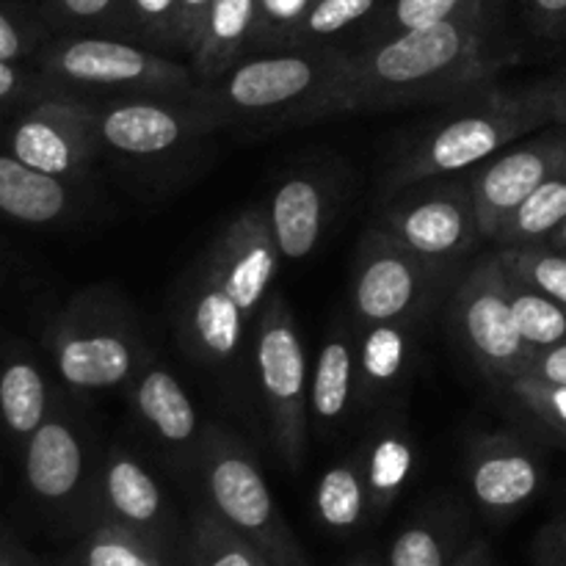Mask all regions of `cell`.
<instances>
[{
	"label": "cell",
	"mask_w": 566,
	"mask_h": 566,
	"mask_svg": "<svg viewBox=\"0 0 566 566\" xmlns=\"http://www.w3.org/2000/svg\"><path fill=\"white\" fill-rule=\"evenodd\" d=\"M453 566H497L495 556H492L490 545L484 539H470L468 547L459 553V558Z\"/></svg>",
	"instance_id": "obj_45"
},
{
	"label": "cell",
	"mask_w": 566,
	"mask_h": 566,
	"mask_svg": "<svg viewBox=\"0 0 566 566\" xmlns=\"http://www.w3.org/2000/svg\"><path fill=\"white\" fill-rule=\"evenodd\" d=\"M464 473L475 506L497 523L523 512L545 484L539 457L512 431L475 437L468 448Z\"/></svg>",
	"instance_id": "obj_14"
},
{
	"label": "cell",
	"mask_w": 566,
	"mask_h": 566,
	"mask_svg": "<svg viewBox=\"0 0 566 566\" xmlns=\"http://www.w3.org/2000/svg\"><path fill=\"white\" fill-rule=\"evenodd\" d=\"M509 285H512V307L520 326V335H523V340L528 343L534 352L551 348L556 346V343L566 340L564 304L553 302L551 296L534 291V287L525 285V282H520L517 276L512 274H509Z\"/></svg>",
	"instance_id": "obj_32"
},
{
	"label": "cell",
	"mask_w": 566,
	"mask_h": 566,
	"mask_svg": "<svg viewBox=\"0 0 566 566\" xmlns=\"http://www.w3.org/2000/svg\"><path fill=\"white\" fill-rule=\"evenodd\" d=\"M70 191L61 177L39 171L20 158L0 155V210L28 224H48L64 216Z\"/></svg>",
	"instance_id": "obj_26"
},
{
	"label": "cell",
	"mask_w": 566,
	"mask_h": 566,
	"mask_svg": "<svg viewBox=\"0 0 566 566\" xmlns=\"http://www.w3.org/2000/svg\"><path fill=\"white\" fill-rule=\"evenodd\" d=\"M545 243H547V247L558 249V252H566V219L556 227V230L551 232V235H547Z\"/></svg>",
	"instance_id": "obj_48"
},
{
	"label": "cell",
	"mask_w": 566,
	"mask_h": 566,
	"mask_svg": "<svg viewBox=\"0 0 566 566\" xmlns=\"http://www.w3.org/2000/svg\"><path fill=\"white\" fill-rule=\"evenodd\" d=\"M457 282V263L423 258L374 227L354 254L352 307L359 324L415 326Z\"/></svg>",
	"instance_id": "obj_5"
},
{
	"label": "cell",
	"mask_w": 566,
	"mask_h": 566,
	"mask_svg": "<svg viewBox=\"0 0 566 566\" xmlns=\"http://www.w3.org/2000/svg\"><path fill=\"white\" fill-rule=\"evenodd\" d=\"M20 77H17V70L9 64V61H0V99L9 97L11 92L17 88Z\"/></svg>",
	"instance_id": "obj_46"
},
{
	"label": "cell",
	"mask_w": 566,
	"mask_h": 566,
	"mask_svg": "<svg viewBox=\"0 0 566 566\" xmlns=\"http://www.w3.org/2000/svg\"><path fill=\"white\" fill-rule=\"evenodd\" d=\"M252 359L271 434L282 462L298 473L307 453L310 374L302 335L282 296H269L254 318Z\"/></svg>",
	"instance_id": "obj_6"
},
{
	"label": "cell",
	"mask_w": 566,
	"mask_h": 566,
	"mask_svg": "<svg viewBox=\"0 0 566 566\" xmlns=\"http://www.w3.org/2000/svg\"><path fill=\"white\" fill-rule=\"evenodd\" d=\"M553 125L566 127V88L553 83Z\"/></svg>",
	"instance_id": "obj_47"
},
{
	"label": "cell",
	"mask_w": 566,
	"mask_h": 566,
	"mask_svg": "<svg viewBox=\"0 0 566 566\" xmlns=\"http://www.w3.org/2000/svg\"><path fill=\"white\" fill-rule=\"evenodd\" d=\"M348 72V50L321 48L249 53L202 88L224 127H293L337 116V92Z\"/></svg>",
	"instance_id": "obj_3"
},
{
	"label": "cell",
	"mask_w": 566,
	"mask_h": 566,
	"mask_svg": "<svg viewBox=\"0 0 566 566\" xmlns=\"http://www.w3.org/2000/svg\"><path fill=\"white\" fill-rule=\"evenodd\" d=\"M387 0H315L298 25L291 48H321L357 22L374 20ZM287 48V50H291Z\"/></svg>",
	"instance_id": "obj_34"
},
{
	"label": "cell",
	"mask_w": 566,
	"mask_h": 566,
	"mask_svg": "<svg viewBox=\"0 0 566 566\" xmlns=\"http://www.w3.org/2000/svg\"><path fill=\"white\" fill-rule=\"evenodd\" d=\"M258 0H216L191 53V70L199 86L219 81L227 70L249 55Z\"/></svg>",
	"instance_id": "obj_22"
},
{
	"label": "cell",
	"mask_w": 566,
	"mask_h": 566,
	"mask_svg": "<svg viewBox=\"0 0 566 566\" xmlns=\"http://www.w3.org/2000/svg\"><path fill=\"white\" fill-rule=\"evenodd\" d=\"M357 403V343L332 332L321 346L310 376V415L321 429L337 426Z\"/></svg>",
	"instance_id": "obj_24"
},
{
	"label": "cell",
	"mask_w": 566,
	"mask_h": 566,
	"mask_svg": "<svg viewBox=\"0 0 566 566\" xmlns=\"http://www.w3.org/2000/svg\"><path fill=\"white\" fill-rule=\"evenodd\" d=\"M448 310L459 343L484 379L497 390H506L517 376H523L534 348L520 335L509 271L497 252L481 258L468 274L459 276Z\"/></svg>",
	"instance_id": "obj_8"
},
{
	"label": "cell",
	"mask_w": 566,
	"mask_h": 566,
	"mask_svg": "<svg viewBox=\"0 0 566 566\" xmlns=\"http://www.w3.org/2000/svg\"><path fill=\"white\" fill-rule=\"evenodd\" d=\"M22 50H25V33L6 11H0V61H14Z\"/></svg>",
	"instance_id": "obj_44"
},
{
	"label": "cell",
	"mask_w": 566,
	"mask_h": 566,
	"mask_svg": "<svg viewBox=\"0 0 566 566\" xmlns=\"http://www.w3.org/2000/svg\"><path fill=\"white\" fill-rule=\"evenodd\" d=\"M468 542L464 514L453 506H434L392 536L387 566H453Z\"/></svg>",
	"instance_id": "obj_23"
},
{
	"label": "cell",
	"mask_w": 566,
	"mask_h": 566,
	"mask_svg": "<svg viewBox=\"0 0 566 566\" xmlns=\"http://www.w3.org/2000/svg\"><path fill=\"white\" fill-rule=\"evenodd\" d=\"M221 127L199 86L186 94H119L97 105L99 147L133 164L177 158Z\"/></svg>",
	"instance_id": "obj_7"
},
{
	"label": "cell",
	"mask_w": 566,
	"mask_h": 566,
	"mask_svg": "<svg viewBox=\"0 0 566 566\" xmlns=\"http://www.w3.org/2000/svg\"><path fill=\"white\" fill-rule=\"evenodd\" d=\"M464 3L468 0H387L376 20H370L363 44L381 42L387 36H396V33L446 20V17L457 14Z\"/></svg>",
	"instance_id": "obj_36"
},
{
	"label": "cell",
	"mask_w": 566,
	"mask_h": 566,
	"mask_svg": "<svg viewBox=\"0 0 566 566\" xmlns=\"http://www.w3.org/2000/svg\"><path fill=\"white\" fill-rule=\"evenodd\" d=\"M11 149L14 158L39 171L53 177L75 175L88 164L94 149H99L97 108L77 99L44 103L17 125Z\"/></svg>",
	"instance_id": "obj_16"
},
{
	"label": "cell",
	"mask_w": 566,
	"mask_h": 566,
	"mask_svg": "<svg viewBox=\"0 0 566 566\" xmlns=\"http://www.w3.org/2000/svg\"><path fill=\"white\" fill-rule=\"evenodd\" d=\"M0 566H36L31 562V558H22V556H14V553H6L0 551Z\"/></svg>",
	"instance_id": "obj_49"
},
{
	"label": "cell",
	"mask_w": 566,
	"mask_h": 566,
	"mask_svg": "<svg viewBox=\"0 0 566 566\" xmlns=\"http://www.w3.org/2000/svg\"><path fill=\"white\" fill-rule=\"evenodd\" d=\"M48 390L33 365L14 363L0 376V412L17 434H33L44 423Z\"/></svg>",
	"instance_id": "obj_31"
},
{
	"label": "cell",
	"mask_w": 566,
	"mask_h": 566,
	"mask_svg": "<svg viewBox=\"0 0 566 566\" xmlns=\"http://www.w3.org/2000/svg\"><path fill=\"white\" fill-rule=\"evenodd\" d=\"M182 566H271L269 558L216 517L208 506L197 509L182 539Z\"/></svg>",
	"instance_id": "obj_28"
},
{
	"label": "cell",
	"mask_w": 566,
	"mask_h": 566,
	"mask_svg": "<svg viewBox=\"0 0 566 566\" xmlns=\"http://www.w3.org/2000/svg\"><path fill=\"white\" fill-rule=\"evenodd\" d=\"M130 401L155 440L164 442L169 451L197 453L205 431L202 420L186 387L169 368L149 359L130 381Z\"/></svg>",
	"instance_id": "obj_18"
},
{
	"label": "cell",
	"mask_w": 566,
	"mask_h": 566,
	"mask_svg": "<svg viewBox=\"0 0 566 566\" xmlns=\"http://www.w3.org/2000/svg\"><path fill=\"white\" fill-rule=\"evenodd\" d=\"M357 340V403L365 409L390 403L401 390L409 370L412 326L359 324Z\"/></svg>",
	"instance_id": "obj_20"
},
{
	"label": "cell",
	"mask_w": 566,
	"mask_h": 566,
	"mask_svg": "<svg viewBox=\"0 0 566 566\" xmlns=\"http://www.w3.org/2000/svg\"><path fill=\"white\" fill-rule=\"evenodd\" d=\"M149 363L142 329L125 302L94 304L86 318H72L55 346V365L77 390L130 387Z\"/></svg>",
	"instance_id": "obj_11"
},
{
	"label": "cell",
	"mask_w": 566,
	"mask_h": 566,
	"mask_svg": "<svg viewBox=\"0 0 566 566\" xmlns=\"http://www.w3.org/2000/svg\"><path fill=\"white\" fill-rule=\"evenodd\" d=\"M315 514L332 534H354L370 517L368 484H365L363 453L326 470L315 486Z\"/></svg>",
	"instance_id": "obj_27"
},
{
	"label": "cell",
	"mask_w": 566,
	"mask_h": 566,
	"mask_svg": "<svg viewBox=\"0 0 566 566\" xmlns=\"http://www.w3.org/2000/svg\"><path fill=\"white\" fill-rule=\"evenodd\" d=\"M66 566H171L169 556L122 525L97 520Z\"/></svg>",
	"instance_id": "obj_30"
},
{
	"label": "cell",
	"mask_w": 566,
	"mask_h": 566,
	"mask_svg": "<svg viewBox=\"0 0 566 566\" xmlns=\"http://www.w3.org/2000/svg\"><path fill=\"white\" fill-rule=\"evenodd\" d=\"M83 446L64 420H44L31 434L25 475L31 490L48 503H66L83 484Z\"/></svg>",
	"instance_id": "obj_21"
},
{
	"label": "cell",
	"mask_w": 566,
	"mask_h": 566,
	"mask_svg": "<svg viewBox=\"0 0 566 566\" xmlns=\"http://www.w3.org/2000/svg\"><path fill=\"white\" fill-rule=\"evenodd\" d=\"M177 3L180 0H125L119 36L158 50L177 53Z\"/></svg>",
	"instance_id": "obj_35"
},
{
	"label": "cell",
	"mask_w": 566,
	"mask_h": 566,
	"mask_svg": "<svg viewBox=\"0 0 566 566\" xmlns=\"http://www.w3.org/2000/svg\"><path fill=\"white\" fill-rule=\"evenodd\" d=\"M122 6L125 0H55V9L64 20L75 22V25L111 28L116 33H119Z\"/></svg>",
	"instance_id": "obj_39"
},
{
	"label": "cell",
	"mask_w": 566,
	"mask_h": 566,
	"mask_svg": "<svg viewBox=\"0 0 566 566\" xmlns=\"http://www.w3.org/2000/svg\"><path fill=\"white\" fill-rule=\"evenodd\" d=\"M553 83H556L558 88H566V66H564V70H562V75H558V77H553Z\"/></svg>",
	"instance_id": "obj_51"
},
{
	"label": "cell",
	"mask_w": 566,
	"mask_h": 566,
	"mask_svg": "<svg viewBox=\"0 0 566 566\" xmlns=\"http://www.w3.org/2000/svg\"><path fill=\"white\" fill-rule=\"evenodd\" d=\"M213 3L216 0H180L177 3V53H186L191 59Z\"/></svg>",
	"instance_id": "obj_41"
},
{
	"label": "cell",
	"mask_w": 566,
	"mask_h": 566,
	"mask_svg": "<svg viewBox=\"0 0 566 566\" xmlns=\"http://www.w3.org/2000/svg\"><path fill=\"white\" fill-rule=\"evenodd\" d=\"M280 260L265 208H249L213 238L199 263L230 293L241 313L254 321L269 302Z\"/></svg>",
	"instance_id": "obj_13"
},
{
	"label": "cell",
	"mask_w": 566,
	"mask_h": 566,
	"mask_svg": "<svg viewBox=\"0 0 566 566\" xmlns=\"http://www.w3.org/2000/svg\"><path fill=\"white\" fill-rule=\"evenodd\" d=\"M566 158V127L545 130L528 142H514L492 155L470 177L481 238L495 243L514 210L542 186L547 175Z\"/></svg>",
	"instance_id": "obj_12"
},
{
	"label": "cell",
	"mask_w": 566,
	"mask_h": 566,
	"mask_svg": "<svg viewBox=\"0 0 566 566\" xmlns=\"http://www.w3.org/2000/svg\"><path fill=\"white\" fill-rule=\"evenodd\" d=\"M566 219V158L542 186L514 210L512 219L503 224L495 247H528V243H545L547 235Z\"/></svg>",
	"instance_id": "obj_29"
},
{
	"label": "cell",
	"mask_w": 566,
	"mask_h": 566,
	"mask_svg": "<svg viewBox=\"0 0 566 566\" xmlns=\"http://www.w3.org/2000/svg\"><path fill=\"white\" fill-rule=\"evenodd\" d=\"M520 6L536 36H566V0H520Z\"/></svg>",
	"instance_id": "obj_40"
},
{
	"label": "cell",
	"mask_w": 566,
	"mask_h": 566,
	"mask_svg": "<svg viewBox=\"0 0 566 566\" xmlns=\"http://www.w3.org/2000/svg\"><path fill=\"white\" fill-rule=\"evenodd\" d=\"M451 105V111L403 144L381 180L387 197L431 177L473 171L528 133L553 125V81L523 88H501L495 83Z\"/></svg>",
	"instance_id": "obj_2"
},
{
	"label": "cell",
	"mask_w": 566,
	"mask_h": 566,
	"mask_svg": "<svg viewBox=\"0 0 566 566\" xmlns=\"http://www.w3.org/2000/svg\"><path fill=\"white\" fill-rule=\"evenodd\" d=\"M97 520L122 525L171 558L177 547V520L158 479L136 453L116 448L105 457L97 479Z\"/></svg>",
	"instance_id": "obj_15"
},
{
	"label": "cell",
	"mask_w": 566,
	"mask_h": 566,
	"mask_svg": "<svg viewBox=\"0 0 566 566\" xmlns=\"http://www.w3.org/2000/svg\"><path fill=\"white\" fill-rule=\"evenodd\" d=\"M503 392H509L545 429L566 440V385H553V381L534 379V376H517Z\"/></svg>",
	"instance_id": "obj_38"
},
{
	"label": "cell",
	"mask_w": 566,
	"mask_h": 566,
	"mask_svg": "<svg viewBox=\"0 0 566 566\" xmlns=\"http://www.w3.org/2000/svg\"><path fill=\"white\" fill-rule=\"evenodd\" d=\"M193 459L202 479L205 501L216 517L252 542L271 566H310L307 553L276 509L258 462L230 431L205 426Z\"/></svg>",
	"instance_id": "obj_4"
},
{
	"label": "cell",
	"mask_w": 566,
	"mask_h": 566,
	"mask_svg": "<svg viewBox=\"0 0 566 566\" xmlns=\"http://www.w3.org/2000/svg\"><path fill=\"white\" fill-rule=\"evenodd\" d=\"M313 3L315 0H258V20H254L249 53L291 48L293 36Z\"/></svg>",
	"instance_id": "obj_37"
},
{
	"label": "cell",
	"mask_w": 566,
	"mask_h": 566,
	"mask_svg": "<svg viewBox=\"0 0 566 566\" xmlns=\"http://www.w3.org/2000/svg\"><path fill=\"white\" fill-rule=\"evenodd\" d=\"M343 566H374L368 562V558H352V562H346Z\"/></svg>",
	"instance_id": "obj_50"
},
{
	"label": "cell",
	"mask_w": 566,
	"mask_h": 566,
	"mask_svg": "<svg viewBox=\"0 0 566 566\" xmlns=\"http://www.w3.org/2000/svg\"><path fill=\"white\" fill-rule=\"evenodd\" d=\"M359 453H363L365 484H368L370 517H385L412 481L418 468V448L407 429L390 423L376 431Z\"/></svg>",
	"instance_id": "obj_25"
},
{
	"label": "cell",
	"mask_w": 566,
	"mask_h": 566,
	"mask_svg": "<svg viewBox=\"0 0 566 566\" xmlns=\"http://www.w3.org/2000/svg\"><path fill=\"white\" fill-rule=\"evenodd\" d=\"M329 191L315 175H291L274 188L265 208L282 260H307L326 230Z\"/></svg>",
	"instance_id": "obj_19"
},
{
	"label": "cell",
	"mask_w": 566,
	"mask_h": 566,
	"mask_svg": "<svg viewBox=\"0 0 566 566\" xmlns=\"http://www.w3.org/2000/svg\"><path fill=\"white\" fill-rule=\"evenodd\" d=\"M523 376L553 381V385H566V340L556 343V346L551 348L534 352V357L525 365Z\"/></svg>",
	"instance_id": "obj_43"
},
{
	"label": "cell",
	"mask_w": 566,
	"mask_h": 566,
	"mask_svg": "<svg viewBox=\"0 0 566 566\" xmlns=\"http://www.w3.org/2000/svg\"><path fill=\"white\" fill-rule=\"evenodd\" d=\"M376 230L440 263H462L481 238L470 180L431 177L390 193Z\"/></svg>",
	"instance_id": "obj_9"
},
{
	"label": "cell",
	"mask_w": 566,
	"mask_h": 566,
	"mask_svg": "<svg viewBox=\"0 0 566 566\" xmlns=\"http://www.w3.org/2000/svg\"><path fill=\"white\" fill-rule=\"evenodd\" d=\"M180 326L188 352L199 363L210 368H224L243 348V337L252 321L241 313V307L216 282V276L199 263L182 291Z\"/></svg>",
	"instance_id": "obj_17"
},
{
	"label": "cell",
	"mask_w": 566,
	"mask_h": 566,
	"mask_svg": "<svg viewBox=\"0 0 566 566\" xmlns=\"http://www.w3.org/2000/svg\"><path fill=\"white\" fill-rule=\"evenodd\" d=\"M531 556L534 566H566V509L536 534Z\"/></svg>",
	"instance_id": "obj_42"
},
{
	"label": "cell",
	"mask_w": 566,
	"mask_h": 566,
	"mask_svg": "<svg viewBox=\"0 0 566 566\" xmlns=\"http://www.w3.org/2000/svg\"><path fill=\"white\" fill-rule=\"evenodd\" d=\"M497 258L503 260L509 274L566 307V252H558L547 243H528V247H497Z\"/></svg>",
	"instance_id": "obj_33"
},
{
	"label": "cell",
	"mask_w": 566,
	"mask_h": 566,
	"mask_svg": "<svg viewBox=\"0 0 566 566\" xmlns=\"http://www.w3.org/2000/svg\"><path fill=\"white\" fill-rule=\"evenodd\" d=\"M48 64L75 86L119 94H186L199 86L191 64L125 36L70 39Z\"/></svg>",
	"instance_id": "obj_10"
},
{
	"label": "cell",
	"mask_w": 566,
	"mask_h": 566,
	"mask_svg": "<svg viewBox=\"0 0 566 566\" xmlns=\"http://www.w3.org/2000/svg\"><path fill=\"white\" fill-rule=\"evenodd\" d=\"M501 0H468L457 14L348 50L337 116L409 105H451L495 86L509 64L497 48Z\"/></svg>",
	"instance_id": "obj_1"
}]
</instances>
